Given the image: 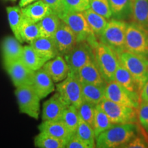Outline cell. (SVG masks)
I'll list each match as a JSON object with an SVG mask.
<instances>
[{"mask_svg": "<svg viewBox=\"0 0 148 148\" xmlns=\"http://www.w3.org/2000/svg\"><path fill=\"white\" fill-rule=\"evenodd\" d=\"M136 123L114 124L95 138L96 147L125 148V145L138 134L139 127Z\"/></svg>", "mask_w": 148, "mask_h": 148, "instance_id": "cell-1", "label": "cell"}, {"mask_svg": "<svg viewBox=\"0 0 148 148\" xmlns=\"http://www.w3.org/2000/svg\"><path fill=\"white\" fill-rule=\"evenodd\" d=\"M94 58L103 79L107 83L114 80L119 63L117 53L109 46L99 41L93 48Z\"/></svg>", "mask_w": 148, "mask_h": 148, "instance_id": "cell-2", "label": "cell"}, {"mask_svg": "<svg viewBox=\"0 0 148 148\" xmlns=\"http://www.w3.org/2000/svg\"><path fill=\"white\" fill-rule=\"evenodd\" d=\"M120 62L132 74L140 92L148 81V58L124 50L117 53Z\"/></svg>", "mask_w": 148, "mask_h": 148, "instance_id": "cell-3", "label": "cell"}, {"mask_svg": "<svg viewBox=\"0 0 148 148\" xmlns=\"http://www.w3.org/2000/svg\"><path fill=\"white\" fill-rule=\"evenodd\" d=\"M60 18L69 26L76 36L77 42L86 40L92 48L99 42L92 32L83 12L66 11Z\"/></svg>", "mask_w": 148, "mask_h": 148, "instance_id": "cell-4", "label": "cell"}, {"mask_svg": "<svg viewBox=\"0 0 148 148\" xmlns=\"http://www.w3.org/2000/svg\"><path fill=\"white\" fill-rule=\"evenodd\" d=\"M127 23L123 20L112 18L99 36V41L112 48L115 52L125 50V34Z\"/></svg>", "mask_w": 148, "mask_h": 148, "instance_id": "cell-5", "label": "cell"}, {"mask_svg": "<svg viewBox=\"0 0 148 148\" xmlns=\"http://www.w3.org/2000/svg\"><path fill=\"white\" fill-rule=\"evenodd\" d=\"M125 50L148 58V29L134 22L127 23Z\"/></svg>", "mask_w": 148, "mask_h": 148, "instance_id": "cell-6", "label": "cell"}, {"mask_svg": "<svg viewBox=\"0 0 148 148\" xmlns=\"http://www.w3.org/2000/svg\"><path fill=\"white\" fill-rule=\"evenodd\" d=\"M15 95L20 112L34 119H38L40 114V101L41 99L35 92L32 85L16 88Z\"/></svg>", "mask_w": 148, "mask_h": 148, "instance_id": "cell-7", "label": "cell"}, {"mask_svg": "<svg viewBox=\"0 0 148 148\" xmlns=\"http://www.w3.org/2000/svg\"><path fill=\"white\" fill-rule=\"evenodd\" d=\"M114 124L137 123V109L104 99L99 103Z\"/></svg>", "mask_w": 148, "mask_h": 148, "instance_id": "cell-8", "label": "cell"}, {"mask_svg": "<svg viewBox=\"0 0 148 148\" xmlns=\"http://www.w3.org/2000/svg\"><path fill=\"white\" fill-rule=\"evenodd\" d=\"M56 90L68 106L77 108L83 101L82 84L76 74L69 73L64 80L57 83Z\"/></svg>", "mask_w": 148, "mask_h": 148, "instance_id": "cell-9", "label": "cell"}, {"mask_svg": "<svg viewBox=\"0 0 148 148\" xmlns=\"http://www.w3.org/2000/svg\"><path fill=\"white\" fill-rule=\"evenodd\" d=\"M64 58L69 66V73L77 75L81 67L95 59L93 48L86 40L77 42Z\"/></svg>", "mask_w": 148, "mask_h": 148, "instance_id": "cell-10", "label": "cell"}, {"mask_svg": "<svg viewBox=\"0 0 148 148\" xmlns=\"http://www.w3.org/2000/svg\"><path fill=\"white\" fill-rule=\"evenodd\" d=\"M105 98L114 103L136 109L140 103L138 94L130 92L115 80L106 84L105 86Z\"/></svg>", "mask_w": 148, "mask_h": 148, "instance_id": "cell-11", "label": "cell"}, {"mask_svg": "<svg viewBox=\"0 0 148 148\" xmlns=\"http://www.w3.org/2000/svg\"><path fill=\"white\" fill-rule=\"evenodd\" d=\"M3 66L16 88L32 84L35 71L25 66L21 59Z\"/></svg>", "mask_w": 148, "mask_h": 148, "instance_id": "cell-12", "label": "cell"}, {"mask_svg": "<svg viewBox=\"0 0 148 148\" xmlns=\"http://www.w3.org/2000/svg\"><path fill=\"white\" fill-rule=\"evenodd\" d=\"M53 38L58 53L63 56L69 52L77 42L75 34L62 20Z\"/></svg>", "mask_w": 148, "mask_h": 148, "instance_id": "cell-13", "label": "cell"}, {"mask_svg": "<svg viewBox=\"0 0 148 148\" xmlns=\"http://www.w3.org/2000/svg\"><path fill=\"white\" fill-rule=\"evenodd\" d=\"M67 106L68 105L61 97V96L57 92H55L42 104L41 112L42 121L61 119L62 114Z\"/></svg>", "mask_w": 148, "mask_h": 148, "instance_id": "cell-14", "label": "cell"}, {"mask_svg": "<svg viewBox=\"0 0 148 148\" xmlns=\"http://www.w3.org/2000/svg\"><path fill=\"white\" fill-rule=\"evenodd\" d=\"M42 69L56 84L64 80L69 73V66L63 56L60 54L47 60L42 66Z\"/></svg>", "mask_w": 148, "mask_h": 148, "instance_id": "cell-15", "label": "cell"}, {"mask_svg": "<svg viewBox=\"0 0 148 148\" xmlns=\"http://www.w3.org/2000/svg\"><path fill=\"white\" fill-rule=\"evenodd\" d=\"M23 46L17 38L7 36L1 42V49L3 65L21 59Z\"/></svg>", "mask_w": 148, "mask_h": 148, "instance_id": "cell-16", "label": "cell"}, {"mask_svg": "<svg viewBox=\"0 0 148 148\" xmlns=\"http://www.w3.org/2000/svg\"><path fill=\"white\" fill-rule=\"evenodd\" d=\"M32 86L41 99L56 90L54 82L42 67L35 71Z\"/></svg>", "mask_w": 148, "mask_h": 148, "instance_id": "cell-17", "label": "cell"}, {"mask_svg": "<svg viewBox=\"0 0 148 148\" xmlns=\"http://www.w3.org/2000/svg\"><path fill=\"white\" fill-rule=\"evenodd\" d=\"M77 76L80 82L98 85V86H106V82L103 79L100 71L95 63V59L90 60L82 67H81L77 72Z\"/></svg>", "mask_w": 148, "mask_h": 148, "instance_id": "cell-18", "label": "cell"}, {"mask_svg": "<svg viewBox=\"0 0 148 148\" xmlns=\"http://www.w3.org/2000/svg\"><path fill=\"white\" fill-rule=\"evenodd\" d=\"M29 45L46 61L55 58L59 54L53 37L40 36Z\"/></svg>", "mask_w": 148, "mask_h": 148, "instance_id": "cell-19", "label": "cell"}, {"mask_svg": "<svg viewBox=\"0 0 148 148\" xmlns=\"http://www.w3.org/2000/svg\"><path fill=\"white\" fill-rule=\"evenodd\" d=\"M39 132H43L64 140L65 143L72 136L68 127L61 119L53 121H44L38 125ZM66 145V144H65Z\"/></svg>", "mask_w": 148, "mask_h": 148, "instance_id": "cell-20", "label": "cell"}, {"mask_svg": "<svg viewBox=\"0 0 148 148\" xmlns=\"http://www.w3.org/2000/svg\"><path fill=\"white\" fill-rule=\"evenodd\" d=\"M21 10L25 17L35 23H38L48 14L53 12L49 5L43 0H38L34 1L23 8H21Z\"/></svg>", "mask_w": 148, "mask_h": 148, "instance_id": "cell-21", "label": "cell"}, {"mask_svg": "<svg viewBox=\"0 0 148 148\" xmlns=\"http://www.w3.org/2000/svg\"><path fill=\"white\" fill-rule=\"evenodd\" d=\"M114 80L126 88L130 92L138 94L140 95L139 89L134 78L128 70L120 62V61L114 73Z\"/></svg>", "mask_w": 148, "mask_h": 148, "instance_id": "cell-22", "label": "cell"}, {"mask_svg": "<svg viewBox=\"0 0 148 148\" xmlns=\"http://www.w3.org/2000/svg\"><path fill=\"white\" fill-rule=\"evenodd\" d=\"M131 18L133 22L148 29V0L132 1Z\"/></svg>", "mask_w": 148, "mask_h": 148, "instance_id": "cell-23", "label": "cell"}, {"mask_svg": "<svg viewBox=\"0 0 148 148\" xmlns=\"http://www.w3.org/2000/svg\"><path fill=\"white\" fill-rule=\"evenodd\" d=\"M82 91L83 99L92 103L97 105L105 98V86H98V85L82 83Z\"/></svg>", "mask_w": 148, "mask_h": 148, "instance_id": "cell-24", "label": "cell"}, {"mask_svg": "<svg viewBox=\"0 0 148 148\" xmlns=\"http://www.w3.org/2000/svg\"><path fill=\"white\" fill-rule=\"evenodd\" d=\"M112 18L119 20L129 19L132 14V0H108Z\"/></svg>", "mask_w": 148, "mask_h": 148, "instance_id": "cell-25", "label": "cell"}, {"mask_svg": "<svg viewBox=\"0 0 148 148\" xmlns=\"http://www.w3.org/2000/svg\"><path fill=\"white\" fill-rule=\"evenodd\" d=\"M21 60L25 66L34 71L41 69L47 62L42 58L29 45L23 46Z\"/></svg>", "mask_w": 148, "mask_h": 148, "instance_id": "cell-26", "label": "cell"}, {"mask_svg": "<svg viewBox=\"0 0 148 148\" xmlns=\"http://www.w3.org/2000/svg\"><path fill=\"white\" fill-rule=\"evenodd\" d=\"M83 14L92 32L99 39L103 29L108 24V19L96 13L90 8H88L83 12Z\"/></svg>", "mask_w": 148, "mask_h": 148, "instance_id": "cell-27", "label": "cell"}, {"mask_svg": "<svg viewBox=\"0 0 148 148\" xmlns=\"http://www.w3.org/2000/svg\"><path fill=\"white\" fill-rule=\"evenodd\" d=\"M6 12L9 25L14 37L21 42H23L20 36V29L23 19L21 8L19 6H8L6 8Z\"/></svg>", "mask_w": 148, "mask_h": 148, "instance_id": "cell-28", "label": "cell"}, {"mask_svg": "<svg viewBox=\"0 0 148 148\" xmlns=\"http://www.w3.org/2000/svg\"><path fill=\"white\" fill-rule=\"evenodd\" d=\"M60 22V17L54 12H51L46 16L37 23L39 27L40 36L53 37Z\"/></svg>", "mask_w": 148, "mask_h": 148, "instance_id": "cell-29", "label": "cell"}, {"mask_svg": "<svg viewBox=\"0 0 148 148\" xmlns=\"http://www.w3.org/2000/svg\"><path fill=\"white\" fill-rule=\"evenodd\" d=\"M20 36L22 42L30 44L34 40L40 36L38 23L32 21L23 15V22L20 29Z\"/></svg>", "mask_w": 148, "mask_h": 148, "instance_id": "cell-30", "label": "cell"}, {"mask_svg": "<svg viewBox=\"0 0 148 148\" xmlns=\"http://www.w3.org/2000/svg\"><path fill=\"white\" fill-rule=\"evenodd\" d=\"M114 124L112 123L110 118L107 115L106 112L103 111L99 104L95 106V114L93 120V130L95 132V138L101 132H104L110 128Z\"/></svg>", "mask_w": 148, "mask_h": 148, "instance_id": "cell-31", "label": "cell"}, {"mask_svg": "<svg viewBox=\"0 0 148 148\" xmlns=\"http://www.w3.org/2000/svg\"><path fill=\"white\" fill-rule=\"evenodd\" d=\"M65 144L64 140L43 132H40L34 138V145L38 148H64Z\"/></svg>", "mask_w": 148, "mask_h": 148, "instance_id": "cell-32", "label": "cell"}, {"mask_svg": "<svg viewBox=\"0 0 148 148\" xmlns=\"http://www.w3.org/2000/svg\"><path fill=\"white\" fill-rule=\"evenodd\" d=\"M75 134L84 143L87 144L89 148L96 147L94 130L91 125L83 121L82 119H79L78 126Z\"/></svg>", "mask_w": 148, "mask_h": 148, "instance_id": "cell-33", "label": "cell"}, {"mask_svg": "<svg viewBox=\"0 0 148 148\" xmlns=\"http://www.w3.org/2000/svg\"><path fill=\"white\" fill-rule=\"evenodd\" d=\"M79 119L80 118L77 108L73 105H69L66 107L61 118V120L64 122L72 134H75L76 132Z\"/></svg>", "mask_w": 148, "mask_h": 148, "instance_id": "cell-34", "label": "cell"}, {"mask_svg": "<svg viewBox=\"0 0 148 148\" xmlns=\"http://www.w3.org/2000/svg\"><path fill=\"white\" fill-rule=\"evenodd\" d=\"M95 106L96 105L92 104V103L88 102V101L83 99L82 103L77 108L79 118L91 125L92 127L93 126V120L94 114H95Z\"/></svg>", "mask_w": 148, "mask_h": 148, "instance_id": "cell-35", "label": "cell"}, {"mask_svg": "<svg viewBox=\"0 0 148 148\" xmlns=\"http://www.w3.org/2000/svg\"><path fill=\"white\" fill-rule=\"evenodd\" d=\"M90 8L106 19H110L112 17L108 0H91Z\"/></svg>", "mask_w": 148, "mask_h": 148, "instance_id": "cell-36", "label": "cell"}, {"mask_svg": "<svg viewBox=\"0 0 148 148\" xmlns=\"http://www.w3.org/2000/svg\"><path fill=\"white\" fill-rule=\"evenodd\" d=\"M91 0H64L66 11L83 12L90 8Z\"/></svg>", "mask_w": 148, "mask_h": 148, "instance_id": "cell-37", "label": "cell"}, {"mask_svg": "<svg viewBox=\"0 0 148 148\" xmlns=\"http://www.w3.org/2000/svg\"><path fill=\"white\" fill-rule=\"evenodd\" d=\"M138 122L148 134V103L140 101L137 108Z\"/></svg>", "mask_w": 148, "mask_h": 148, "instance_id": "cell-38", "label": "cell"}, {"mask_svg": "<svg viewBox=\"0 0 148 148\" xmlns=\"http://www.w3.org/2000/svg\"><path fill=\"white\" fill-rule=\"evenodd\" d=\"M49 5L53 12L56 14L59 17L66 12L64 0H43Z\"/></svg>", "mask_w": 148, "mask_h": 148, "instance_id": "cell-39", "label": "cell"}, {"mask_svg": "<svg viewBox=\"0 0 148 148\" xmlns=\"http://www.w3.org/2000/svg\"><path fill=\"white\" fill-rule=\"evenodd\" d=\"M148 147V140L141 134H137L134 136L125 148H147Z\"/></svg>", "mask_w": 148, "mask_h": 148, "instance_id": "cell-40", "label": "cell"}, {"mask_svg": "<svg viewBox=\"0 0 148 148\" xmlns=\"http://www.w3.org/2000/svg\"><path fill=\"white\" fill-rule=\"evenodd\" d=\"M66 148H89L88 145L76 134L72 135L65 145Z\"/></svg>", "mask_w": 148, "mask_h": 148, "instance_id": "cell-41", "label": "cell"}, {"mask_svg": "<svg viewBox=\"0 0 148 148\" xmlns=\"http://www.w3.org/2000/svg\"><path fill=\"white\" fill-rule=\"evenodd\" d=\"M140 101L148 103V81L145 83L140 92Z\"/></svg>", "mask_w": 148, "mask_h": 148, "instance_id": "cell-42", "label": "cell"}, {"mask_svg": "<svg viewBox=\"0 0 148 148\" xmlns=\"http://www.w3.org/2000/svg\"><path fill=\"white\" fill-rule=\"evenodd\" d=\"M36 1H38V0H19L18 6H19L20 8H23V7L26 6V5L30 4V3Z\"/></svg>", "mask_w": 148, "mask_h": 148, "instance_id": "cell-43", "label": "cell"}, {"mask_svg": "<svg viewBox=\"0 0 148 148\" xmlns=\"http://www.w3.org/2000/svg\"><path fill=\"white\" fill-rule=\"evenodd\" d=\"M10 1H15L16 0H10Z\"/></svg>", "mask_w": 148, "mask_h": 148, "instance_id": "cell-44", "label": "cell"}, {"mask_svg": "<svg viewBox=\"0 0 148 148\" xmlns=\"http://www.w3.org/2000/svg\"><path fill=\"white\" fill-rule=\"evenodd\" d=\"M132 1H134V0H132Z\"/></svg>", "mask_w": 148, "mask_h": 148, "instance_id": "cell-45", "label": "cell"}]
</instances>
